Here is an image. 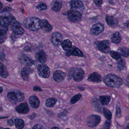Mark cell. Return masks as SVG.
Returning a JSON list of instances; mask_svg holds the SVG:
<instances>
[{
    "instance_id": "5",
    "label": "cell",
    "mask_w": 129,
    "mask_h": 129,
    "mask_svg": "<svg viewBox=\"0 0 129 129\" xmlns=\"http://www.w3.org/2000/svg\"><path fill=\"white\" fill-rule=\"evenodd\" d=\"M68 19L72 22H78L82 18L81 13L76 10H70L67 13Z\"/></svg>"
},
{
    "instance_id": "7",
    "label": "cell",
    "mask_w": 129,
    "mask_h": 129,
    "mask_svg": "<svg viewBox=\"0 0 129 129\" xmlns=\"http://www.w3.org/2000/svg\"><path fill=\"white\" fill-rule=\"evenodd\" d=\"M101 121L100 116L97 115H92L89 116L86 120L87 125L89 127H94L97 126Z\"/></svg>"
},
{
    "instance_id": "35",
    "label": "cell",
    "mask_w": 129,
    "mask_h": 129,
    "mask_svg": "<svg viewBox=\"0 0 129 129\" xmlns=\"http://www.w3.org/2000/svg\"><path fill=\"white\" fill-rule=\"evenodd\" d=\"M36 8L40 10H45L47 8V6L44 3H41L37 5Z\"/></svg>"
},
{
    "instance_id": "14",
    "label": "cell",
    "mask_w": 129,
    "mask_h": 129,
    "mask_svg": "<svg viewBox=\"0 0 129 129\" xmlns=\"http://www.w3.org/2000/svg\"><path fill=\"white\" fill-rule=\"evenodd\" d=\"M15 110L17 113L22 114L27 113L29 111L28 106L26 103L20 104L16 108Z\"/></svg>"
},
{
    "instance_id": "51",
    "label": "cell",
    "mask_w": 129,
    "mask_h": 129,
    "mask_svg": "<svg viewBox=\"0 0 129 129\" xmlns=\"http://www.w3.org/2000/svg\"><path fill=\"white\" fill-rule=\"evenodd\" d=\"M0 129H4L3 128H2V127H0Z\"/></svg>"
},
{
    "instance_id": "13",
    "label": "cell",
    "mask_w": 129,
    "mask_h": 129,
    "mask_svg": "<svg viewBox=\"0 0 129 129\" xmlns=\"http://www.w3.org/2000/svg\"><path fill=\"white\" fill-rule=\"evenodd\" d=\"M66 73L61 70H57L53 74V79L57 82H60L64 80Z\"/></svg>"
},
{
    "instance_id": "9",
    "label": "cell",
    "mask_w": 129,
    "mask_h": 129,
    "mask_svg": "<svg viewBox=\"0 0 129 129\" xmlns=\"http://www.w3.org/2000/svg\"><path fill=\"white\" fill-rule=\"evenodd\" d=\"M72 75L74 81L79 82L83 79L85 74L84 71L82 69L76 68L73 70Z\"/></svg>"
},
{
    "instance_id": "18",
    "label": "cell",
    "mask_w": 129,
    "mask_h": 129,
    "mask_svg": "<svg viewBox=\"0 0 129 129\" xmlns=\"http://www.w3.org/2000/svg\"><path fill=\"white\" fill-rule=\"evenodd\" d=\"M62 1H52L51 3V8L54 11L59 12L62 8Z\"/></svg>"
},
{
    "instance_id": "48",
    "label": "cell",
    "mask_w": 129,
    "mask_h": 129,
    "mask_svg": "<svg viewBox=\"0 0 129 129\" xmlns=\"http://www.w3.org/2000/svg\"><path fill=\"white\" fill-rule=\"evenodd\" d=\"M2 7H3V5L2 4L1 2H0V10L2 8Z\"/></svg>"
},
{
    "instance_id": "8",
    "label": "cell",
    "mask_w": 129,
    "mask_h": 129,
    "mask_svg": "<svg viewBox=\"0 0 129 129\" xmlns=\"http://www.w3.org/2000/svg\"><path fill=\"white\" fill-rule=\"evenodd\" d=\"M104 26L102 23H98L94 24L90 29L91 33L94 35H100L104 31Z\"/></svg>"
},
{
    "instance_id": "25",
    "label": "cell",
    "mask_w": 129,
    "mask_h": 129,
    "mask_svg": "<svg viewBox=\"0 0 129 129\" xmlns=\"http://www.w3.org/2000/svg\"><path fill=\"white\" fill-rule=\"evenodd\" d=\"M42 29L46 32H51L53 29V27L49 24L47 20L45 19L42 20Z\"/></svg>"
},
{
    "instance_id": "50",
    "label": "cell",
    "mask_w": 129,
    "mask_h": 129,
    "mask_svg": "<svg viewBox=\"0 0 129 129\" xmlns=\"http://www.w3.org/2000/svg\"><path fill=\"white\" fill-rule=\"evenodd\" d=\"M128 129H129V123L128 125Z\"/></svg>"
},
{
    "instance_id": "41",
    "label": "cell",
    "mask_w": 129,
    "mask_h": 129,
    "mask_svg": "<svg viewBox=\"0 0 129 129\" xmlns=\"http://www.w3.org/2000/svg\"><path fill=\"white\" fill-rule=\"evenodd\" d=\"M23 50H24L25 51H26V52H30V51H31V50L30 48L28 46L25 47L24 48H23Z\"/></svg>"
},
{
    "instance_id": "29",
    "label": "cell",
    "mask_w": 129,
    "mask_h": 129,
    "mask_svg": "<svg viewBox=\"0 0 129 129\" xmlns=\"http://www.w3.org/2000/svg\"><path fill=\"white\" fill-rule=\"evenodd\" d=\"M57 102V100L54 98H50L46 100L45 105L46 107L52 108L54 107Z\"/></svg>"
},
{
    "instance_id": "33",
    "label": "cell",
    "mask_w": 129,
    "mask_h": 129,
    "mask_svg": "<svg viewBox=\"0 0 129 129\" xmlns=\"http://www.w3.org/2000/svg\"><path fill=\"white\" fill-rule=\"evenodd\" d=\"M110 56L114 59L115 60H118L121 58V56L118 52L114 51H110Z\"/></svg>"
},
{
    "instance_id": "26",
    "label": "cell",
    "mask_w": 129,
    "mask_h": 129,
    "mask_svg": "<svg viewBox=\"0 0 129 129\" xmlns=\"http://www.w3.org/2000/svg\"><path fill=\"white\" fill-rule=\"evenodd\" d=\"M61 46L63 50L67 51L72 48V43L69 39H65L62 42Z\"/></svg>"
},
{
    "instance_id": "3",
    "label": "cell",
    "mask_w": 129,
    "mask_h": 129,
    "mask_svg": "<svg viewBox=\"0 0 129 129\" xmlns=\"http://www.w3.org/2000/svg\"><path fill=\"white\" fill-rule=\"evenodd\" d=\"M16 22L13 16L10 14H3L0 16V25L4 28H7L10 25Z\"/></svg>"
},
{
    "instance_id": "17",
    "label": "cell",
    "mask_w": 129,
    "mask_h": 129,
    "mask_svg": "<svg viewBox=\"0 0 129 129\" xmlns=\"http://www.w3.org/2000/svg\"><path fill=\"white\" fill-rule=\"evenodd\" d=\"M36 57L38 61L41 63H44L47 61V55L45 51L42 50L39 51L36 54Z\"/></svg>"
},
{
    "instance_id": "21",
    "label": "cell",
    "mask_w": 129,
    "mask_h": 129,
    "mask_svg": "<svg viewBox=\"0 0 129 129\" xmlns=\"http://www.w3.org/2000/svg\"><path fill=\"white\" fill-rule=\"evenodd\" d=\"M29 104L32 107L38 108L40 105V101L39 98L36 96H32L29 99Z\"/></svg>"
},
{
    "instance_id": "39",
    "label": "cell",
    "mask_w": 129,
    "mask_h": 129,
    "mask_svg": "<svg viewBox=\"0 0 129 129\" xmlns=\"http://www.w3.org/2000/svg\"><path fill=\"white\" fill-rule=\"evenodd\" d=\"M32 129H45L44 126L40 124L35 125Z\"/></svg>"
},
{
    "instance_id": "45",
    "label": "cell",
    "mask_w": 129,
    "mask_h": 129,
    "mask_svg": "<svg viewBox=\"0 0 129 129\" xmlns=\"http://www.w3.org/2000/svg\"><path fill=\"white\" fill-rule=\"evenodd\" d=\"M126 82L127 85L129 87V76H128L127 78H126Z\"/></svg>"
},
{
    "instance_id": "27",
    "label": "cell",
    "mask_w": 129,
    "mask_h": 129,
    "mask_svg": "<svg viewBox=\"0 0 129 129\" xmlns=\"http://www.w3.org/2000/svg\"><path fill=\"white\" fill-rule=\"evenodd\" d=\"M117 52L123 57H126L129 56V48L126 47H120L118 48Z\"/></svg>"
},
{
    "instance_id": "49",
    "label": "cell",
    "mask_w": 129,
    "mask_h": 129,
    "mask_svg": "<svg viewBox=\"0 0 129 129\" xmlns=\"http://www.w3.org/2000/svg\"><path fill=\"white\" fill-rule=\"evenodd\" d=\"M51 129H59V128H57V127H54L53 128H52Z\"/></svg>"
},
{
    "instance_id": "15",
    "label": "cell",
    "mask_w": 129,
    "mask_h": 129,
    "mask_svg": "<svg viewBox=\"0 0 129 129\" xmlns=\"http://www.w3.org/2000/svg\"><path fill=\"white\" fill-rule=\"evenodd\" d=\"M12 29L14 32L17 35H21L24 33V30L22 28L20 23L17 21L12 25Z\"/></svg>"
},
{
    "instance_id": "31",
    "label": "cell",
    "mask_w": 129,
    "mask_h": 129,
    "mask_svg": "<svg viewBox=\"0 0 129 129\" xmlns=\"http://www.w3.org/2000/svg\"><path fill=\"white\" fill-rule=\"evenodd\" d=\"M104 115L106 119L108 121H110L112 118V114L110 110L106 108H104L103 110Z\"/></svg>"
},
{
    "instance_id": "19",
    "label": "cell",
    "mask_w": 129,
    "mask_h": 129,
    "mask_svg": "<svg viewBox=\"0 0 129 129\" xmlns=\"http://www.w3.org/2000/svg\"><path fill=\"white\" fill-rule=\"evenodd\" d=\"M70 4L71 9L79 10L83 9L84 8L83 3L81 1H71L70 2Z\"/></svg>"
},
{
    "instance_id": "43",
    "label": "cell",
    "mask_w": 129,
    "mask_h": 129,
    "mask_svg": "<svg viewBox=\"0 0 129 129\" xmlns=\"http://www.w3.org/2000/svg\"><path fill=\"white\" fill-rule=\"evenodd\" d=\"M8 124L10 126H13V125L14 123L11 120H8Z\"/></svg>"
},
{
    "instance_id": "28",
    "label": "cell",
    "mask_w": 129,
    "mask_h": 129,
    "mask_svg": "<svg viewBox=\"0 0 129 129\" xmlns=\"http://www.w3.org/2000/svg\"><path fill=\"white\" fill-rule=\"evenodd\" d=\"M99 100L102 105H108L110 101L111 97L110 96L105 95L100 96Z\"/></svg>"
},
{
    "instance_id": "52",
    "label": "cell",
    "mask_w": 129,
    "mask_h": 129,
    "mask_svg": "<svg viewBox=\"0 0 129 129\" xmlns=\"http://www.w3.org/2000/svg\"><path fill=\"white\" fill-rule=\"evenodd\" d=\"M5 129H10L8 128H5Z\"/></svg>"
},
{
    "instance_id": "53",
    "label": "cell",
    "mask_w": 129,
    "mask_h": 129,
    "mask_svg": "<svg viewBox=\"0 0 129 129\" xmlns=\"http://www.w3.org/2000/svg\"></svg>"
},
{
    "instance_id": "23",
    "label": "cell",
    "mask_w": 129,
    "mask_h": 129,
    "mask_svg": "<svg viewBox=\"0 0 129 129\" xmlns=\"http://www.w3.org/2000/svg\"><path fill=\"white\" fill-rule=\"evenodd\" d=\"M106 20L108 24L111 27H114L116 26L118 23L117 19L112 16H107Z\"/></svg>"
},
{
    "instance_id": "32",
    "label": "cell",
    "mask_w": 129,
    "mask_h": 129,
    "mask_svg": "<svg viewBox=\"0 0 129 129\" xmlns=\"http://www.w3.org/2000/svg\"><path fill=\"white\" fill-rule=\"evenodd\" d=\"M15 125L18 129H22L24 126V122L22 120L17 119L15 120Z\"/></svg>"
},
{
    "instance_id": "24",
    "label": "cell",
    "mask_w": 129,
    "mask_h": 129,
    "mask_svg": "<svg viewBox=\"0 0 129 129\" xmlns=\"http://www.w3.org/2000/svg\"><path fill=\"white\" fill-rule=\"evenodd\" d=\"M122 37L119 32L114 33L111 38V41L112 43L118 44L121 41Z\"/></svg>"
},
{
    "instance_id": "16",
    "label": "cell",
    "mask_w": 129,
    "mask_h": 129,
    "mask_svg": "<svg viewBox=\"0 0 129 129\" xmlns=\"http://www.w3.org/2000/svg\"><path fill=\"white\" fill-rule=\"evenodd\" d=\"M88 80L92 82H101L102 81V77L98 73L94 72L89 76Z\"/></svg>"
},
{
    "instance_id": "36",
    "label": "cell",
    "mask_w": 129,
    "mask_h": 129,
    "mask_svg": "<svg viewBox=\"0 0 129 129\" xmlns=\"http://www.w3.org/2000/svg\"><path fill=\"white\" fill-rule=\"evenodd\" d=\"M124 61L122 59H121L118 62V64H117V68L119 69L122 70L124 67Z\"/></svg>"
},
{
    "instance_id": "38",
    "label": "cell",
    "mask_w": 129,
    "mask_h": 129,
    "mask_svg": "<svg viewBox=\"0 0 129 129\" xmlns=\"http://www.w3.org/2000/svg\"><path fill=\"white\" fill-rule=\"evenodd\" d=\"M111 123L108 121H106L104 125V129H109Z\"/></svg>"
},
{
    "instance_id": "40",
    "label": "cell",
    "mask_w": 129,
    "mask_h": 129,
    "mask_svg": "<svg viewBox=\"0 0 129 129\" xmlns=\"http://www.w3.org/2000/svg\"><path fill=\"white\" fill-rule=\"evenodd\" d=\"M94 3L96 5L98 6H101L102 4V1H95Z\"/></svg>"
},
{
    "instance_id": "30",
    "label": "cell",
    "mask_w": 129,
    "mask_h": 129,
    "mask_svg": "<svg viewBox=\"0 0 129 129\" xmlns=\"http://www.w3.org/2000/svg\"><path fill=\"white\" fill-rule=\"evenodd\" d=\"M7 33L6 31L4 30H0V44L5 42L7 39Z\"/></svg>"
},
{
    "instance_id": "34",
    "label": "cell",
    "mask_w": 129,
    "mask_h": 129,
    "mask_svg": "<svg viewBox=\"0 0 129 129\" xmlns=\"http://www.w3.org/2000/svg\"><path fill=\"white\" fill-rule=\"evenodd\" d=\"M82 97V95L80 94H77L76 95L71 98V103L72 104H75L79 100H80Z\"/></svg>"
},
{
    "instance_id": "22",
    "label": "cell",
    "mask_w": 129,
    "mask_h": 129,
    "mask_svg": "<svg viewBox=\"0 0 129 129\" xmlns=\"http://www.w3.org/2000/svg\"><path fill=\"white\" fill-rule=\"evenodd\" d=\"M20 62L22 64L26 66H32L33 64V61L30 58L26 55H23L20 58Z\"/></svg>"
},
{
    "instance_id": "2",
    "label": "cell",
    "mask_w": 129,
    "mask_h": 129,
    "mask_svg": "<svg viewBox=\"0 0 129 129\" xmlns=\"http://www.w3.org/2000/svg\"><path fill=\"white\" fill-rule=\"evenodd\" d=\"M24 25L25 27L29 30L38 31L42 28V22L37 17H31L25 20Z\"/></svg>"
},
{
    "instance_id": "1",
    "label": "cell",
    "mask_w": 129,
    "mask_h": 129,
    "mask_svg": "<svg viewBox=\"0 0 129 129\" xmlns=\"http://www.w3.org/2000/svg\"><path fill=\"white\" fill-rule=\"evenodd\" d=\"M103 80L108 86L112 88H119L123 83L122 80L120 77L113 74L106 75L104 77Z\"/></svg>"
},
{
    "instance_id": "6",
    "label": "cell",
    "mask_w": 129,
    "mask_h": 129,
    "mask_svg": "<svg viewBox=\"0 0 129 129\" xmlns=\"http://www.w3.org/2000/svg\"><path fill=\"white\" fill-rule=\"evenodd\" d=\"M37 69L38 73L40 77L45 79L49 77L50 71L49 67L47 65L44 64H39L38 66Z\"/></svg>"
},
{
    "instance_id": "12",
    "label": "cell",
    "mask_w": 129,
    "mask_h": 129,
    "mask_svg": "<svg viewBox=\"0 0 129 129\" xmlns=\"http://www.w3.org/2000/svg\"><path fill=\"white\" fill-rule=\"evenodd\" d=\"M66 55L67 57H70L71 55L77 56V57H83V54L78 48L73 46L69 50L66 52Z\"/></svg>"
},
{
    "instance_id": "42",
    "label": "cell",
    "mask_w": 129,
    "mask_h": 129,
    "mask_svg": "<svg viewBox=\"0 0 129 129\" xmlns=\"http://www.w3.org/2000/svg\"><path fill=\"white\" fill-rule=\"evenodd\" d=\"M33 89H34V91H42L40 87L38 86L34 87Z\"/></svg>"
},
{
    "instance_id": "4",
    "label": "cell",
    "mask_w": 129,
    "mask_h": 129,
    "mask_svg": "<svg viewBox=\"0 0 129 129\" xmlns=\"http://www.w3.org/2000/svg\"><path fill=\"white\" fill-rule=\"evenodd\" d=\"M7 97L11 103L16 104L24 100V95L21 92H11L8 94Z\"/></svg>"
},
{
    "instance_id": "20",
    "label": "cell",
    "mask_w": 129,
    "mask_h": 129,
    "mask_svg": "<svg viewBox=\"0 0 129 129\" xmlns=\"http://www.w3.org/2000/svg\"><path fill=\"white\" fill-rule=\"evenodd\" d=\"M32 72V70L29 67H25L23 68L21 71L22 78L24 80L28 81L29 80V75Z\"/></svg>"
},
{
    "instance_id": "46",
    "label": "cell",
    "mask_w": 129,
    "mask_h": 129,
    "mask_svg": "<svg viewBox=\"0 0 129 129\" xmlns=\"http://www.w3.org/2000/svg\"><path fill=\"white\" fill-rule=\"evenodd\" d=\"M11 10V9L9 7H7L6 8H5L4 9V11H10Z\"/></svg>"
},
{
    "instance_id": "44",
    "label": "cell",
    "mask_w": 129,
    "mask_h": 129,
    "mask_svg": "<svg viewBox=\"0 0 129 129\" xmlns=\"http://www.w3.org/2000/svg\"><path fill=\"white\" fill-rule=\"evenodd\" d=\"M124 25H125L126 27H128V28H129V20L126 21V22H125Z\"/></svg>"
},
{
    "instance_id": "11",
    "label": "cell",
    "mask_w": 129,
    "mask_h": 129,
    "mask_svg": "<svg viewBox=\"0 0 129 129\" xmlns=\"http://www.w3.org/2000/svg\"><path fill=\"white\" fill-rule=\"evenodd\" d=\"M62 36L61 33L59 32H56L52 35L51 41L54 45L58 46L62 43Z\"/></svg>"
},
{
    "instance_id": "37",
    "label": "cell",
    "mask_w": 129,
    "mask_h": 129,
    "mask_svg": "<svg viewBox=\"0 0 129 129\" xmlns=\"http://www.w3.org/2000/svg\"><path fill=\"white\" fill-rule=\"evenodd\" d=\"M7 69V67L1 63L0 62V75L4 72V71Z\"/></svg>"
},
{
    "instance_id": "47",
    "label": "cell",
    "mask_w": 129,
    "mask_h": 129,
    "mask_svg": "<svg viewBox=\"0 0 129 129\" xmlns=\"http://www.w3.org/2000/svg\"><path fill=\"white\" fill-rule=\"evenodd\" d=\"M3 89L2 87H0V94L2 93L3 92Z\"/></svg>"
},
{
    "instance_id": "10",
    "label": "cell",
    "mask_w": 129,
    "mask_h": 129,
    "mask_svg": "<svg viewBox=\"0 0 129 129\" xmlns=\"http://www.w3.org/2000/svg\"><path fill=\"white\" fill-rule=\"evenodd\" d=\"M98 47L99 50L103 53H107L110 50V44L108 40H104L98 42Z\"/></svg>"
}]
</instances>
